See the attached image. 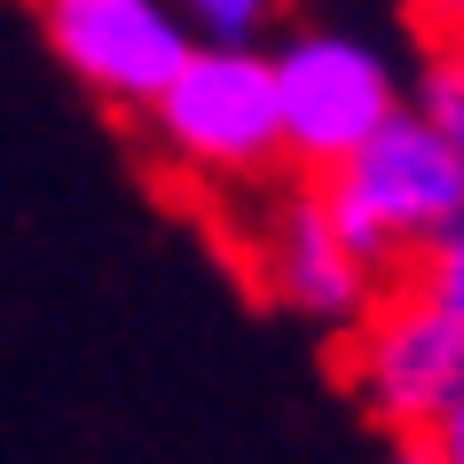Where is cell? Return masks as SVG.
<instances>
[{"mask_svg":"<svg viewBox=\"0 0 464 464\" xmlns=\"http://www.w3.org/2000/svg\"><path fill=\"white\" fill-rule=\"evenodd\" d=\"M158 158L205 189H268L284 166V111L260 40H197L142 102Z\"/></svg>","mask_w":464,"mask_h":464,"instance_id":"cell-1","label":"cell"},{"mask_svg":"<svg viewBox=\"0 0 464 464\" xmlns=\"http://www.w3.org/2000/svg\"><path fill=\"white\" fill-rule=\"evenodd\" d=\"M315 189L339 220V237L378 276H401L440 228L464 220V173L440 150V134L410 111V95L362 150H346L331 173H315Z\"/></svg>","mask_w":464,"mask_h":464,"instance_id":"cell-2","label":"cell"},{"mask_svg":"<svg viewBox=\"0 0 464 464\" xmlns=\"http://www.w3.org/2000/svg\"><path fill=\"white\" fill-rule=\"evenodd\" d=\"M339 386L386 440H425L464 401V323L393 276L339 331Z\"/></svg>","mask_w":464,"mask_h":464,"instance_id":"cell-3","label":"cell"},{"mask_svg":"<svg viewBox=\"0 0 464 464\" xmlns=\"http://www.w3.org/2000/svg\"><path fill=\"white\" fill-rule=\"evenodd\" d=\"M276 72V111H284V166L292 173H331L346 150H362L378 126L401 111V79L370 40L354 32H284L268 48Z\"/></svg>","mask_w":464,"mask_h":464,"instance_id":"cell-4","label":"cell"},{"mask_svg":"<svg viewBox=\"0 0 464 464\" xmlns=\"http://www.w3.org/2000/svg\"><path fill=\"white\" fill-rule=\"evenodd\" d=\"M252 197H260V213H252L245 252H252V284L268 292V307L315 323V331H346L393 284L339 237V220H331V205L307 173H284V189L268 181Z\"/></svg>","mask_w":464,"mask_h":464,"instance_id":"cell-5","label":"cell"},{"mask_svg":"<svg viewBox=\"0 0 464 464\" xmlns=\"http://www.w3.org/2000/svg\"><path fill=\"white\" fill-rule=\"evenodd\" d=\"M32 16H40V40L55 63L126 119H142V102L197 48V32L166 0H32Z\"/></svg>","mask_w":464,"mask_h":464,"instance_id":"cell-6","label":"cell"},{"mask_svg":"<svg viewBox=\"0 0 464 464\" xmlns=\"http://www.w3.org/2000/svg\"><path fill=\"white\" fill-rule=\"evenodd\" d=\"M410 111L440 134V150H449L457 173H464V55L457 48H425V63H417V79H410Z\"/></svg>","mask_w":464,"mask_h":464,"instance_id":"cell-7","label":"cell"},{"mask_svg":"<svg viewBox=\"0 0 464 464\" xmlns=\"http://www.w3.org/2000/svg\"><path fill=\"white\" fill-rule=\"evenodd\" d=\"M197 40H268L276 0H166Z\"/></svg>","mask_w":464,"mask_h":464,"instance_id":"cell-8","label":"cell"},{"mask_svg":"<svg viewBox=\"0 0 464 464\" xmlns=\"http://www.w3.org/2000/svg\"><path fill=\"white\" fill-rule=\"evenodd\" d=\"M401 276H410V284H417L425 299H440V307H449V315L464 323V220H457V228H440V237H433L425 252H417V260H410Z\"/></svg>","mask_w":464,"mask_h":464,"instance_id":"cell-9","label":"cell"},{"mask_svg":"<svg viewBox=\"0 0 464 464\" xmlns=\"http://www.w3.org/2000/svg\"><path fill=\"white\" fill-rule=\"evenodd\" d=\"M410 16H417L425 40H449V32L464 24V0H410Z\"/></svg>","mask_w":464,"mask_h":464,"instance_id":"cell-10","label":"cell"},{"mask_svg":"<svg viewBox=\"0 0 464 464\" xmlns=\"http://www.w3.org/2000/svg\"><path fill=\"white\" fill-rule=\"evenodd\" d=\"M425 449H433V464H464V401L425 433Z\"/></svg>","mask_w":464,"mask_h":464,"instance_id":"cell-11","label":"cell"},{"mask_svg":"<svg viewBox=\"0 0 464 464\" xmlns=\"http://www.w3.org/2000/svg\"><path fill=\"white\" fill-rule=\"evenodd\" d=\"M378 464H433V449H425V440H386Z\"/></svg>","mask_w":464,"mask_h":464,"instance_id":"cell-12","label":"cell"},{"mask_svg":"<svg viewBox=\"0 0 464 464\" xmlns=\"http://www.w3.org/2000/svg\"><path fill=\"white\" fill-rule=\"evenodd\" d=\"M425 48H457V55H464V24H457V32H449V40H425Z\"/></svg>","mask_w":464,"mask_h":464,"instance_id":"cell-13","label":"cell"}]
</instances>
